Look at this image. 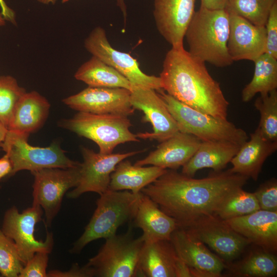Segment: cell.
Masks as SVG:
<instances>
[{"label": "cell", "mask_w": 277, "mask_h": 277, "mask_svg": "<svg viewBox=\"0 0 277 277\" xmlns=\"http://www.w3.org/2000/svg\"><path fill=\"white\" fill-rule=\"evenodd\" d=\"M248 179L230 169L199 179L167 169L141 191L174 219L178 227L184 228L201 217L215 214L227 196L243 187Z\"/></svg>", "instance_id": "6da1fadb"}, {"label": "cell", "mask_w": 277, "mask_h": 277, "mask_svg": "<svg viewBox=\"0 0 277 277\" xmlns=\"http://www.w3.org/2000/svg\"><path fill=\"white\" fill-rule=\"evenodd\" d=\"M162 89L197 110L227 120L229 105L220 83L205 63L193 57L184 47H171L166 54L160 76Z\"/></svg>", "instance_id": "7a4b0ae2"}, {"label": "cell", "mask_w": 277, "mask_h": 277, "mask_svg": "<svg viewBox=\"0 0 277 277\" xmlns=\"http://www.w3.org/2000/svg\"><path fill=\"white\" fill-rule=\"evenodd\" d=\"M229 14L225 9L201 7L195 11L185 32L188 52L193 57L223 68L233 62L227 48Z\"/></svg>", "instance_id": "3957f363"}, {"label": "cell", "mask_w": 277, "mask_h": 277, "mask_svg": "<svg viewBox=\"0 0 277 277\" xmlns=\"http://www.w3.org/2000/svg\"><path fill=\"white\" fill-rule=\"evenodd\" d=\"M141 194V191L134 193L129 190L108 189L100 195L91 220L70 252L80 253L90 242L115 235L120 226L133 220Z\"/></svg>", "instance_id": "277c9868"}, {"label": "cell", "mask_w": 277, "mask_h": 277, "mask_svg": "<svg viewBox=\"0 0 277 277\" xmlns=\"http://www.w3.org/2000/svg\"><path fill=\"white\" fill-rule=\"evenodd\" d=\"M175 120L179 131L192 134L202 141H223L242 146L248 140L246 132L227 120L197 110L165 93L157 90Z\"/></svg>", "instance_id": "5b68a950"}, {"label": "cell", "mask_w": 277, "mask_h": 277, "mask_svg": "<svg viewBox=\"0 0 277 277\" xmlns=\"http://www.w3.org/2000/svg\"><path fill=\"white\" fill-rule=\"evenodd\" d=\"M61 123L64 128L93 141L102 154L112 153L121 144L140 142L136 135L130 131L131 123L125 115L79 112Z\"/></svg>", "instance_id": "8992f818"}, {"label": "cell", "mask_w": 277, "mask_h": 277, "mask_svg": "<svg viewBox=\"0 0 277 277\" xmlns=\"http://www.w3.org/2000/svg\"><path fill=\"white\" fill-rule=\"evenodd\" d=\"M29 135L8 130L0 147L8 155L12 166L9 176L22 170L31 172L48 168H69L78 166L81 163L69 159L56 143L47 147L29 145Z\"/></svg>", "instance_id": "52a82bcc"}, {"label": "cell", "mask_w": 277, "mask_h": 277, "mask_svg": "<svg viewBox=\"0 0 277 277\" xmlns=\"http://www.w3.org/2000/svg\"><path fill=\"white\" fill-rule=\"evenodd\" d=\"M98 253L86 265L92 268L94 276L134 277L141 250L142 236L133 238L130 231L105 239Z\"/></svg>", "instance_id": "ba28073f"}, {"label": "cell", "mask_w": 277, "mask_h": 277, "mask_svg": "<svg viewBox=\"0 0 277 277\" xmlns=\"http://www.w3.org/2000/svg\"><path fill=\"white\" fill-rule=\"evenodd\" d=\"M42 213L41 206L33 203L31 207L21 213L13 206L4 214L1 230L14 241L24 266L35 252L50 253L52 250V233L47 232L44 241H37L34 236L35 225L42 220Z\"/></svg>", "instance_id": "9c48e42d"}, {"label": "cell", "mask_w": 277, "mask_h": 277, "mask_svg": "<svg viewBox=\"0 0 277 277\" xmlns=\"http://www.w3.org/2000/svg\"><path fill=\"white\" fill-rule=\"evenodd\" d=\"M80 165L69 168H44L31 172L34 177L33 203L43 208L46 226H51L60 211L65 193L78 184Z\"/></svg>", "instance_id": "30bf717a"}, {"label": "cell", "mask_w": 277, "mask_h": 277, "mask_svg": "<svg viewBox=\"0 0 277 277\" xmlns=\"http://www.w3.org/2000/svg\"><path fill=\"white\" fill-rule=\"evenodd\" d=\"M84 45L92 56L116 69L130 82L133 87L155 90L162 89L160 76L145 74L141 70L136 60L130 54L112 47L105 30L102 27L95 28L85 39Z\"/></svg>", "instance_id": "8fae6325"}, {"label": "cell", "mask_w": 277, "mask_h": 277, "mask_svg": "<svg viewBox=\"0 0 277 277\" xmlns=\"http://www.w3.org/2000/svg\"><path fill=\"white\" fill-rule=\"evenodd\" d=\"M181 228L227 261L238 257L251 243L215 214L201 217Z\"/></svg>", "instance_id": "7c38bea8"}, {"label": "cell", "mask_w": 277, "mask_h": 277, "mask_svg": "<svg viewBox=\"0 0 277 277\" xmlns=\"http://www.w3.org/2000/svg\"><path fill=\"white\" fill-rule=\"evenodd\" d=\"M143 151L105 154L82 147L83 162L80 165V181L77 186L67 193V197L76 199L88 192L101 195L108 189L111 174L116 165Z\"/></svg>", "instance_id": "4fadbf2b"}, {"label": "cell", "mask_w": 277, "mask_h": 277, "mask_svg": "<svg viewBox=\"0 0 277 277\" xmlns=\"http://www.w3.org/2000/svg\"><path fill=\"white\" fill-rule=\"evenodd\" d=\"M130 103L134 110L142 111V122H149L153 131L136 134L138 138L155 140L159 143L179 131L177 124L166 104L155 90L133 86L131 90Z\"/></svg>", "instance_id": "5bb4252c"}, {"label": "cell", "mask_w": 277, "mask_h": 277, "mask_svg": "<svg viewBox=\"0 0 277 277\" xmlns=\"http://www.w3.org/2000/svg\"><path fill=\"white\" fill-rule=\"evenodd\" d=\"M130 94L131 90L123 88L89 86L64 98L63 102L79 112L128 116L135 111L130 103Z\"/></svg>", "instance_id": "9a60e30c"}, {"label": "cell", "mask_w": 277, "mask_h": 277, "mask_svg": "<svg viewBox=\"0 0 277 277\" xmlns=\"http://www.w3.org/2000/svg\"><path fill=\"white\" fill-rule=\"evenodd\" d=\"M196 0H154L153 16L157 30L173 48L184 47L186 29Z\"/></svg>", "instance_id": "2e32d148"}, {"label": "cell", "mask_w": 277, "mask_h": 277, "mask_svg": "<svg viewBox=\"0 0 277 277\" xmlns=\"http://www.w3.org/2000/svg\"><path fill=\"white\" fill-rule=\"evenodd\" d=\"M170 241L178 257L190 268L192 276H221L225 267L222 260L184 229L177 227Z\"/></svg>", "instance_id": "e0dca14e"}, {"label": "cell", "mask_w": 277, "mask_h": 277, "mask_svg": "<svg viewBox=\"0 0 277 277\" xmlns=\"http://www.w3.org/2000/svg\"><path fill=\"white\" fill-rule=\"evenodd\" d=\"M229 14L227 48L232 60L233 62L241 60L253 62L265 52V26L254 25L235 14Z\"/></svg>", "instance_id": "ac0fdd59"}, {"label": "cell", "mask_w": 277, "mask_h": 277, "mask_svg": "<svg viewBox=\"0 0 277 277\" xmlns=\"http://www.w3.org/2000/svg\"><path fill=\"white\" fill-rule=\"evenodd\" d=\"M224 221L264 250L271 253L276 251L277 211L259 209L251 214Z\"/></svg>", "instance_id": "d6986e66"}, {"label": "cell", "mask_w": 277, "mask_h": 277, "mask_svg": "<svg viewBox=\"0 0 277 277\" xmlns=\"http://www.w3.org/2000/svg\"><path fill=\"white\" fill-rule=\"evenodd\" d=\"M201 142V140L192 134L179 131L161 142L155 150L134 165H151L165 169L176 170L188 162Z\"/></svg>", "instance_id": "ffe728a7"}, {"label": "cell", "mask_w": 277, "mask_h": 277, "mask_svg": "<svg viewBox=\"0 0 277 277\" xmlns=\"http://www.w3.org/2000/svg\"><path fill=\"white\" fill-rule=\"evenodd\" d=\"M276 150L277 142L267 138L258 127L232 159L230 169L256 181L264 162Z\"/></svg>", "instance_id": "44dd1931"}, {"label": "cell", "mask_w": 277, "mask_h": 277, "mask_svg": "<svg viewBox=\"0 0 277 277\" xmlns=\"http://www.w3.org/2000/svg\"><path fill=\"white\" fill-rule=\"evenodd\" d=\"M133 220L135 226L142 230L141 236L144 242L170 240L172 233L178 227L174 219L142 192Z\"/></svg>", "instance_id": "7402d4cb"}, {"label": "cell", "mask_w": 277, "mask_h": 277, "mask_svg": "<svg viewBox=\"0 0 277 277\" xmlns=\"http://www.w3.org/2000/svg\"><path fill=\"white\" fill-rule=\"evenodd\" d=\"M178 259L170 240L144 242L139 255L136 276L176 277Z\"/></svg>", "instance_id": "603a6c76"}, {"label": "cell", "mask_w": 277, "mask_h": 277, "mask_svg": "<svg viewBox=\"0 0 277 277\" xmlns=\"http://www.w3.org/2000/svg\"><path fill=\"white\" fill-rule=\"evenodd\" d=\"M241 146L228 141H202L192 157L183 167L182 173L193 177L204 168L222 171L237 153Z\"/></svg>", "instance_id": "cb8c5ba5"}, {"label": "cell", "mask_w": 277, "mask_h": 277, "mask_svg": "<svg viewBox=\"0 0 277 277\" xmlns=\"http://www.w3.org/2000/svg\"><path fill=\"white\" fill-rule=\"evenodd\" d=\"M50 106L38 92H26L16 104L8 130L29 135L43 125Z\"/></svg>", "instance_id": "d4e9b609"}, {"label": "cell", "mask_w": 277, "mask_h": 277, "mask_svg": "<svg viewBox=\"0 0 277 277\" xmlns=\"http://www.w3.org/2000/svg\"><path fill=\"white\" fill-rule=\"evenodd\" d=\"M166 170L153 165L149 167L133 165L128 160H124L116 165L111 173L108 189L129 190L138 193Z\"/></svg>", "instance_id": "484cf974"}, {"label": "cell", "mask_w": 277, "mask_h": 277, "mask_svg": "<svg viewBox=\"0 0 277 277\" xmlns=\"http://www.w3.org/2000/svg\"><path fill=\"white\" fill-rule=\"evenodd\" d=\"M74 77L90 87L123 88L130 90L133 88L126 77L94 56L80 66Z\"/></svg>", "instance_id": "4316f807"}, {"label": "cell", "mask_w": 277, "mask_h": 277, "mask_svg": "<svg viewBox=\"0 0 277 277\" xmlns=\"http://www.w3.org/2000/svg\"><path fill=\"white\" fill-rule=\"evenodd\" d=\"M253 62L252 78L242 91L244 102H248L258 93L266 94L277 88V58L264 53Z\"/></svg>", "instance_id": "83f0119b"}, {"label": "cell", "mask_w": 277, "mask_h": 277, "mask_svg": "<svg viewBox=\"0 0 277 277\" xmlns=\"http://www.w3.org/2000/svg\"><path fill=\"white\" fill-rule=\"evenodd\" d=\"M259 209L260 208L254 193L239 187L227 196L215 215L225 221L248 215Z\"/></svg>", "instance_id": "f1b7e54d"}, {"label": "cell", "mask_w": 277, "mask_h": 277, "mask_svg": "<svg viewBox=\"0 0 277 277\" xmlns=\"http://www.w3.org/2000/svg\"><path fill=\"white\" fill-rule=\"evenodd\" d=\"M277 0H228L225 9L244 17L252 24L265 26Z\"/></svg>", "instance_id": "f546056e"}, {"label": "cell", "mask_w": 277, "mask_h": 277, "mask_svg": "<svg viewBox=\"0 0 277 277\" xmlns=\"http://www.w3.org/2000/svg\"><path fill=\"white\" fill-rule=\"evenodd\" d=\"M235 273L243 276L272 277L277 273V259L271 252H255L234 269Z\"/></svg>", "instance_id": "4dcf8cb0"}, {"label": "cell", "mask_w": 277, "mask_h": 277, "mask_svg": "<svg viewBox=\"0 0 277 277\" xmlns=\"http://www.w3.org/2000/svg\"><path fill=\"white\" fill-rule=\"evenodd\" d=\"M260 113L258 128L263 134L270 141L277 142V91L260 95L254 104Z\"/></svg>", "instance_id": "1f68e13d"}, {"label": "cell", "mask_w": 277, "mask_h": 277, "mask_svg": "<svg viewBox=\"0 0 277 277\" xmlns=\"http://www.w3.org/2000/svg\"><path fill=\"white\" fill-rule=\"evenodd\" d=\"M25 93L14 77L0 76V123L7 129L16 104Z\"/></svg>", "instance_id": "d6a6232c"}, {"label": "cell", "mask_w": 277, "mask_h": 277, "mask_svg": "<svg viewBox=\"0 0 277 277\" xmlns=\"http://www.w3.org/2000/svg\"><path fill=\"white\" fill-rule=\"evenodd\" d=\"M23 267L14 241L0 229V273L5 277H17Z\"/></svg>", "instance_id": "836d02e7"}, {"label": "cell", "mask_w": 277, "mask_h": 277, "mask_svg": "<svg viewBox=\"0 0 277 277\" xmlns=\"http://www.w3.org/2000/svg\"><path fill=\"white\" fill-rule=\"evenodd\" d=\"M253 193L260 209L277 211V180L275 178L261 184Z\"/></svg>", "instance_id": "e575fe53"}, {"label": "cell", "mask_w": 277, "mask_h": 277, "mask_svg": "<svg viewBox=\"0 0 277 277\" xmlns=\"http://www.w3.org/2000/svg\"><path fill=\"white\" fill-rule=\"evenodd\" d=\"M49 253L38 251L24 266L18 277H47Z\"/></svg>", "instance_id": "d590c367"}, {"label": "cell", "mask_w": 277, "mask_h": 277, "mask_svg": "<svg viewBox=\"0 0 277 277\" xmlns=\"http://www.w3.org/2000/svg\"><path fill=\"white\" fill-rule=\"evenodd\" d=\"M266 53L277 58V2L271 8L265 26Z\"/></svg>", "instance_id": "8d00e7d4"}, {"label": "cell", "mask_w": 277, "mask_h": 277, "mask_svg": "<svg viewBox=\"0 0 277 277\" xmlns=\"http://www.w3.org/2000/svg\"><path fill=\"white\" fill-rule=\"evenodd\" d=\"M48 277H92L94 276V272L92 268L86 264L80 267L75 263L68 271L51 270L47 274Z\"/></svg>", "instance_id": "74e56055"}, {"label": "cell", "mask_w": 277, "mask_h": 277, "mask_svg": "<svg viewBox=\"0 0 277 277\" xmlns=\"http://www.w3.org/2000/svg\"><path fill=\"white\" fill-rule=\"evenodd\" d=\"M228 0H200L201 7L209 10L225 9Z\"/></svg>", "instance_id": "f35d334b"}, {"label": "cell", "mask_w": 277, "mask_h": 277, "mask_svg": "<svg viewBox=\"0 0 277 277\" xmlns=\"http://www.w3.org/2000/svg\"><path fill=\"white\" fill-rule=\"evenodd\" d=\"M12 166L8 155L6 154L0 159V180L6 175H9Z\"/></svg>", "instance_id": "ab89813d"}, {"label": "cell", "mask_w": 277, "mask_h": 277, "mask_svg": "<svg viewBox=\"0 0 277 277\" xmlns=\"http://www.w3.org/2000/svg\"><path fill=\"white\" fill-rule=\"evenodd\" d=\"M175 274L176 277L192 276L190 268L179 258L176 264Z\"/></svg>", "instance_id": "60d3db41"}, {"label": "cell", "mask_w": 277, "mask_h": 277, "mask_svg": "<svg viewBox=\"0 0 277 277\" xmlns=\"http://www.w3.org/2000/svg\"><path fill=\"white\" fill-rule=\"evenodd\" d=\"M0 6L2 9L1 14L4 18L12 23L15 22L14 12L12 9L8 7L4 0H0Z\"/></svg>", "instance_id": "b9f144b4"}, {"label": "cell", "mask_w": 277, "mask_h": 277, "mask_svg": "<svg viewBox=\"0 0 277 277\" xmlns=\"http://www.w3.org/2000/svg\"><path fill=\"white\" fill-rule=\"evenodd\" d=\"M117 1V5L120 8L122 11L124 18H126L127 15V8L125 4L124 0H116Z\"/></svg>", "instance_id": "7bdbcfd3"}, {"label": "cell", "mask_w": 277, "mask_h": 277, "mask_svg": "<svg viewBox=\"0 0 277 277\" xmlns=\"http://www.w3.org/2000/svg\"><path fill=\"white\" fill-rule=\"evenodd\" d=\"M8 129L3 125L0 123V142H3L6 135Z\"/></svg>", "instance_id": "ee69618b"}, {"label": "cell", "mask_w": 277, "mask_h": 277, "mask_svg": "<svg viewBox=\"0 0 277 277\" xmlns=\"http://www.w3.org/2000/svg\"><path fill=\"white\" fill-rule=\"evenodd\" d=\"M39 3L48 5L50 4H54L56 0H37Z\"/></svg>", "instance_id": "f6af8a7d"}, {"label": "cell", "mask_w": 277, "mask_h": 277, "mask_svg": "<svg viewBox=\"0 0 277 277\" xmlns=\"http://www.w3.org/2000/svg\"><path fill=\"white\" fill-rule=\"evenodd\" d=\"M5 24V19L2 15L1 13H0V27L4 25Z\"/></svg>", "instance_id": "bcb514c9"}, {"label": "cell", "mask_w": 277, "mask_h": 277, "mask_svg": "<svg viewBox=\"0 0 277 277\" xmlns=\"http://www.w3.org/2000/svg\"><path fill=\"white\" fill-rule=\"evenodd\" d=\"M69 1L70 0H62V2L63 3H66V2H67Z\"/></svg>", "instance_id": "7dc6e473"}]
</instances>
